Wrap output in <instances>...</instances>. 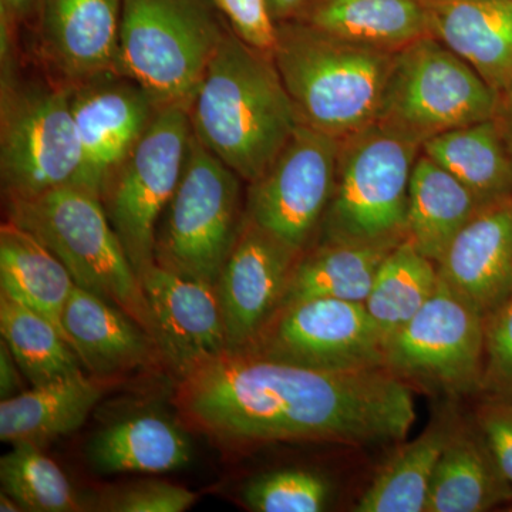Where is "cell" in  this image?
Returning <instances> with one entry per match:
<instances>
[{
  "label": "cell",
  "mask_w": 512,
  "mask_h": 512,
  "mask_svg": "<svg viewBox=\"0 0 512 512\" xmlns=\"http://www.w3.org/2000/svg\"><path fill=\"white\" fill-rule=\"evenodd\" d=\"M451 434L453 427L439 424L400 448L373 478L355 511L426 512L431 481Z\"/></svg>",
  "instance_id": "cell-29"
},
{
  "label": "cell",
  "mask_w": 512,
  "mask_h": 512,
  "mask_svg": "<svg viewBox=\"0 0 512 512\" xmlns=\"http://www.w3.org/2000/svg\"><path fill=\"white\" fill-rule=\"evenodd\" d=\"M69 90L83 157L76 184L101 198L161 107L140 84L120 73L101 74Z\"/></svg>",
  "instance_id": "cell-15"
},
{
  "label": "cell",
  "mask_w": 512,
  "mask_h": 512,
  "mask_svg": "<svg viewBox=\"0 0 512 512\" xmlns=\"http://www.w3.org/2000/svg\"><path fill=\"white\" fill-rule=\"evenodd\" d=\"M493 120L512 154V76L497 92Z\"/></svg>",
  "instance_id": "cell-40"
},
{
  "label": "cell",
  "mask_w": 512,
  "mask_h": 512,
  "mask_svg": "<svg viewBox=\"0 0 512 512\" xmlns=\"http://www.w3.org/2000/svg\"><path fill=\"white\" fill-rule=\"evenodd\" d=\"M293 20L387 52L430 35L427 0H309Z\"/></svg>",
  "instance_id": "cell-22"
},
{
  "label": "cell",
  "mask_w": 512,
  "mask_h": 512,
  "mask_svg": "<svg viewBox=\"0 0 512 512\" xmlns=\"http://www.w3.org/2000/svg\"><path fill=\"white\" fill-rule=\"evenodd\" d=\"M187 434L173 421L138 416L99 431L87 446V458L103 474L167 473L191 461Z\"/></svg>",
  "instance_id": "cell-27"
},
{
  "label": "cell",
  "mask_w": 512,
  "mask_h": 512,
  "mask_svg": "<svg viewBox=\"0 0 512 512\" xmlns=\"http://www.w3.org/2000/svg\"><path fill=\"white\" fill-rule=\"evenodd\" d=\"M191 134L184 107H163L101 194L138 278L154 264L158 221L180 183Z\"/></svg>",
  "instance_id": "cell-10"
},
{
  "label": "cell",
  "mask_w": 512,
  "mask_h": 512,
  "mask_svg": "<svg viewBox=\"0 0 512 512\" xmlns=\"http://www.w3.org/2000/svg\"><path fill=\"white\" fill-rule=\"evenodd\" d=\"M241 353L322 370L386 367V340L365 303L342 299L281 306Z\"/></svg>",
  "instance_id": "cell-12"
},
{
  "label": "cell",
  "mask_w": 512,
  "mask_h": 512,
  "mask_svg": "<svg viewBox=\"0 0 512 512\" xmlns=\"http://www.w3.org/2000/svg\"><path fill=\"white\" fill-rule=\"evenodd\" d=\"M340 138L299 123L268 170L245 190V215L303 252L318 238L338 163Z\"/></svg>",
  "instance_id": "cell-11"
},
{
  "label": "cell",
  "mask_w": 512,
  "mask_h": 512,
  "mask_svg": "<svg viewBox=\"0 0 512 512\" xmlns=\"http://www.w3.org/2000/svg\"><path fill=\"white\" fill-rule=\"evenodd\" d=\"M477 426L512 487V406L490 400L481 407Z\"/></svg>",
  "instance_id": "cell-37"
},
{
  "label": "cell",
  "mask_w": 512,
  "mask_h": 512,
  "mask_svg": "<svg viewBox=\"0 0 512 512\" xmlns=\"http://www.w3.org/2000/svg\"><path fill=\"white\" fill-rule=\"evenodd\" d=\"M0 511L2 512H19L25 511L23 510L22 505L19 504L18 500L2 491V495H0Z\"/></svg>",
  "instance_id": "cell-42"
},
{
  "label": "cell",
  "mask_w": 512,
  "mask_h": 512,
  "mask_svg": "<svg viewBox=\"0 0 512 512\" xmlns=\"http://www.w3.org/2000/svg\"><path fill=\"white\" fill-rule=\"evenodd\" d=\"M185 426L222 450L282 441L393 443L416 420L412 389L387 367L322 370L225 350L178 377Z\"/></svg>",
  "instance_id": "cell-1"
},
{
  "label": "cell",
  "mask_w": 512,
  "mask_h": 512,
  "mask_svg": "<svg viewBox=\"0 0 512 512\" xmlns=\"http://www.w3.org/2000/svg\"><path fill=\"white\" fill-rule=\"evenodd\" d=\"M113 380L82 372L2 400L0 440L42 448L73 433L83 426Z\"/></svg>",
  "instance_id": "cell-21"
},
{
  "label": "cell",
  "mask_w": 512,
  "mask_h": 512,
  "mask_svg": "<svg viewBox=\"0 0 512 512\" xmlns=\"http://www.w3.org/2000/svg\"><path fill=\"white\" fill-rule=\"evenodd\" d=\"M247 183L191 134L173 197L158 221L154 262L217 285L245 220Z\"/></svg>",
  "instance_id": "cell-8"
},
{
  "label": "cell",
  "mask_w": 512,
  "mask_h": 512,
  "mask_svg": "<svg viewBox=\"0 0 512 512\" xmlns=\"http://www.w3.org/2000/svg\"><path fill=\"white\" fill-rule=\"evenodd\" d=\"M74 286L66 266L39 239L13 222H3L0 291L49 320L69 343L63 312Z\"/></svg>",
  "instance_id": "cell-26"
},
{
  "label": "cell",
  "mask_w": 512,
  "mask_h": 512,
  "mask_svg": "<svg viewBox=\"0 0 512 512\" xmlns=\"http://www.w3.org/2000/svg\"><path fill=\"white\" fill-rule=\"evenodd\" d=\"M440 281L484 318L512 296V197L483 208L451 242Z\"/></svg>",
  "instance_id": "cell-18"
},
{
  "label": "cell",
  "mask_w": 512,
  "mask_h": 512,
  "mask_svg": "<svg viewBox=\"0 0 512 512\" xmlns=\"http://www.w3.org/2000/svg\"><path fill=\"white\" fill-rule=\"evenodd\" d=\"M399 244L313 242L296 261L279 308L318 298L365 303L380 265Z\"/></svg>",
  "instance_id": "cell-25"
},
{
  "label": "cell",
  "mask_w": 512,
  "mask_h": 512,
  "mask_svg": "<svg viewBox=\"0 0 512 512\" xmlns=\"http://www.w3.org/2000/svg\"><path fill=\"white\" fill-rule=\"evenodd\" d=\"M5 211L8 221L59 258L74 284L119 306L154 338L140 278L97 195L64 185L33 197L5 198Z\"/></svg>",
  "instance_id": "cell-5"
},
{
  "label": "cell",
  "mask_w": 512,
  "mask_h": 512,
  "mask_svg": "<svg viewBox=\"0 0 512 512\" xmlns=\"http://www.w3.org/2000/svg\"><path fill=\"white\" fill-rule=\"evenodd\" d=\"M187 114L195 138L247 184L268 170L301 123L274 55L229 26Z\"/></svg>",
  "instance_id": "cell-2"
},
{
  "label": "cell",
  "mask_w": 512,
  "mask_h": 512,
  "mask_svg": "<svg viewBox=\"0 0 512 512\" xmlns=\"http://www.w3.org/2000/svg\"><path fill=\"white\" fill-rule=\"evenodd\" d=\"M308 2L309 0H266L269 13L276 25L295 19Z\"/></svg>",
  "instance_id": "cell-41"
},
{
  "label": "cell",
  "mask_w": 512,
  "mask_h": 512,
  "mask_svg": "<svg viewBox=\"0 0 512 512\" xmlns=\"http://www.w3.org/2000/svg\"><path fill=\"white\" fill-rule=\"evenodd\" d=\"M63 326L93 376L117 379L164 359L157 340L136 319L77 285L64 306Z\"/></svg>",
  "instance_id": "cell-19"
},
{
  "label": "cell",
  "mask_w": 512,
  "mask_h": 512,
  "mask_svg": "<svg viewBox=\"0 0 512 512\" xmlns=\"http://www.w3.org/2000/svg\"><path fill=\"white\" fill-rule=\"evenodd\" d=\"M0 333L30 386L83 372L69 342L46 318L0 291Z\"/></svg>",
  "instance_id": "cell-31"
},
{
  "label": "cell",
  "mask_w": 512,
  "mask_h": 512,
  "mask_svg": "<svg viewBox=\"0 0 512 512\" xmlns=\"http://www.w3.org/2000/svg\"><path fill=\"white\" fill-rule=\"evenodd\" d=\"M484 205L466 185L426 154L417 157L410 178L406 239L439 265L461 229Z\"/></svg>",
  "instance_id": "cell-23"
},
{
  "label": "cell",
  "mask_w": 512,
  "mask_h": 512,
  "mask_svg": "<svg viewBox=\"0 0 512 512\" xmlns=\"http://www.w3.org/2000/svg\"><path fill=\"white\" fill-rule=\"evenodd\" d=\"M430 35L495 90L512 76V0H427Z\"/></svg>",
  "instance_id": "cell-20"
},
{
  "label": "cell",
  "mask_w": 512,
  "mask_h": 512,
  "mask_svg": "<svg viewBox=\"0 0 512 512\" xmlns=\"http://www.w3.org/2000/svg\"><path fill=\"white\" fill-rule=\"evenodd\" d=\"M439 285L437 265L407 239L392 249L365 302L386 343L426 305Z\"/></svg>",
  "instance_id": "cell-30"
},
{
  "label": "cell",
  "mask_w": 512,
  "mask_h": 512,
  "mask_svg": "<svg viewBox=\"0 0 512 512\" xmlns=\"http://www.w3.org/2000/svg\"><path fill=\"white\" fill-rule=\"evenodd\" d=\"M485 318L440 281L436 293L387 340L384 365L397 376L448 390H481Z\"/></svg>",
  "instance_id": "cell-13"
},
{
  "label": "cell",
  "mask_w": 512,
  "mask_h": 512,
  "mask_svg": "<svg viewBox=\"0 0 512 512\" xmlns=\"http://www.w3.org/2000/svg\"><path fill=\"white\" fill-rule=\"evenodd\" d=\"M421 153L466 185L484 207L512 197V154L493 119L431 137Z\"/></svg>",
  "instance_id": "cell-28"
},
{
  "label": "cell",
  "mask_w": 512,
  "mask_h": 512,
  "mask_svg": "<svg viewBox=\"0 0 512 512\" xmlns=\"http://www.w3.org/2000/svg\"><path fill=\"white\" fill-rule=\"evenodd\" d=\"M22 370L5 342L0 343V396L2 400L25 392L22 383Z\"/></svg>",
  "instance_id": "cell-39"
},
{
  "label": "cell",
  "mask_w": 512,
  "mask_h": 512,
  "mask_svg": "<svg viewBox=\"0 0 512 512\" xmlns=\"http://www.w3.org/2000/svg\"><path fill=\"white\" fill-rule=\"evenodd\" d=\"M154 338L177 377L228 350L217 285L188 279L156 262L140 275Z\"/></svg>",
  "instance_id": "cell-17"
},
{
  "label": "cell",
  "mask_w": 512,
  "mask_h": 512,
  "mask_svg": "<svg viewBox=\"0 0 512 512\" xmlns=\"http://www.w3.org/2000/svg\"><path fill=\"white\" fill-rule=\"evenodd\" d=\"M301 254L245 215L217 282L228 350L247 348L274 315Z\"/></svg>",
  "instance_id": "cell-16"
},
{
  "label": "cell",
  "mask_w": 512,
  "mask_h": 512,
  "mask_svg": "<svg viewBox=\"0 0 512 512\" xmlns=\"http://www.w3.org/2000/svg\"><path fill=\"white\" fill-rule=\"evenodd\" d=\"M123 0H43L20 52L64 86L117 73Z\"/></svg>",
  "instance_id": "cell-14"
},
{
  "label": "cell",
  "mask_w": 512,
  "mask_h": 512,
  "mask_svg": "<svg viewBox=\"0 0 512 512\" xmlns=\"http://www.w3.org/2000/svg\"><path fill=\"white\" fill-rule=\"evenodd\" d=\"M481 390L512 406V296L485 318Z\"/></svg>",
  "instance_id": "cell-34"
},
{
  "label": "cell",
  "mask_w": 512,
  "mask_h": 512,
  "mask_svg": "<svg viewBox=\"0 0 512 512\" xmlns=\"http://www.w3.org/2000/svg\"><path fill=\"white\" fill-rule=\"evenodd\" d=\"M497 93L467 62L431 35L396 52L376 121L424 141L491 120Z\"/></svg>",
  "instance_id": "cell-9"
},
{
  "label": "cell",
  "mask_w": 512,
  "mask_h": 512,
  "mask_svg": "<svg viewBox=\"0 0 512 512\" xmlns=\"http://www.w3.org/2000/svg\"><path fill=\"white\" fill-rule=\"evenodd\" d=\"M332 498L328 478L305 468H288L255 478L242 491V500L256 512H319Z\"/></svg>",
  "instance_id": "cell-33"
},
{
  "label": "cell",
  "mask_w": 512,
  "mask_h": 512,
  "mask_svg": "<svg viewBox=\"0 0 512 512\" xmlns=\"http://www.w3.org/2000/svg\"><path fill=\"white\" fill-rule=\"evenodd\" d=\"M2 490L33 512L82 511L76 491L59 466L30 444H15L0 460Z\"/></svg>",
  "instance_id": "cell-32"
},
{
  "label": "cell",
  "mask_w": 512,
  "mask_h": 512,
  "mask_svg": "<svg viewBox=\"0 0 512 512\" xmlns=\"http://www.w3.org/2000/svg\"><path fill=\"white\" fill-rule=\"evenodd\" d=\"M420 153L419 141L380 121L340 138L335 187L316 241L406 239L410 178Z\"/></svg>",
  "instance_id": "cell-6"
},
{
  "label": "cell",
  "mask_w": 512,
  "mask_h": 512,
  "mask_svg": "<svg viewBox=\"0 0 512 512\" xmlns=\"http://www.w3.org/2000/svg\"><path fill=\"white\" fill-rule=\"evenodd\" d=\"M82 146L69 86L2 42L0 178L3 198L33 197L77 183Z\"/></svg>",
  "instance_id": "cell-4"
},
{
  "label": "cell",
  "mask_w": 512,
  "mask_h": 512,
  "mask_svg": "<svg viewBox=\"0 0 512 512\" xmlns=\"http://www.w3.org/2000/svg\"><path fill=\"white\" fill-rule=\"evenodd\" d=\"M198 494L161 480L131 481L106 488L96 510L107 512H183L190 510Z\"/></svg>",
  "instance_id": "cell-35"
},
{
  "label": "cell",
  "mask_w": 512,
  "mask_h": 512,
  "mask_svg": "<svg viewBox=\"0 0 512 512\" xmlns=\"http://www.w3.org/2000/svg\"><path fill=\"white\" fill-rule=\"evenodd\" d=\"M239 39L262 52L272 53L276 45V23L266 0H210Z\"/></svg>",
  "instance_id": "cell-36"
},
{
  "label": "cell",
  "mask_w": 512,
  "mask_h": 512,
  "mask_svg": "<svg viewBox=\"0 0 512 512\" xmlns=\"http://www.w3.org/2000/svg\"><path fill=\"white\" fill-rule=\"evenodd\" d=\"M394 56L296 20L276 25L274 59L299 121L336 138L375 123Z\"/></svg>",
  "instance_id": "cell-3"
},
{
  "label": "cell",
  "mask_w": 512,
  "mask_h": 512,
  "mask_svg": "<svg viewBox=\"0 0 512 512\" xmlns=\"http://www.w3.org/2000/svg\"><path fill=\"white\" fill-rule=\"evenodd\" d=\"M511 507H512V504H511ZM511 510H512V508H511Z\"/></svg>",
  "instance_id": "cell-43"
},
{
  "label": "cell",
  "mask_w": 512,
  "mask_h": 512,
  "mask_svg": "<svg viewBox=\"0 0 512 512\" xmlns=\"http://www.w3.org/2000/svg\"><path fill=\"white\" fill-rule=\"evenodd\" d=\"M512 504V487L483 433L454 431L431 481L426 512H484Z\"/></svg>",
  "instance_id": "cell-24"
},
{
  "label": "cell",
  "mask_w": 512,
  "mask_h": 512,
  "mask_svg": "<svg viewBox=\"0 0 512 512\" xmlns=\"http://www.w3.org/2000/svg\"><path fill=\"white\" fill-rule=\"evenodd\" d=\"M227 29L210 0H123L117 73L187 110Z\"/></svg>",
  "instance_id": "cell-7"
},
{
  "label": "cell",
  "mask_w": 512,
  "mask_h": 512,
  "mask_svg": "<svg viewBox=\"0 0 512 512\" xmlns=\"http://www.w3.org/2000/svg\"><path fill=\"white\" fill-rule=\"evenodd\" d=\"M43 0H0V28L20 36L37 18Z\"/></svg>",
  "instance_id": "cell-38"
}]
</instances>
